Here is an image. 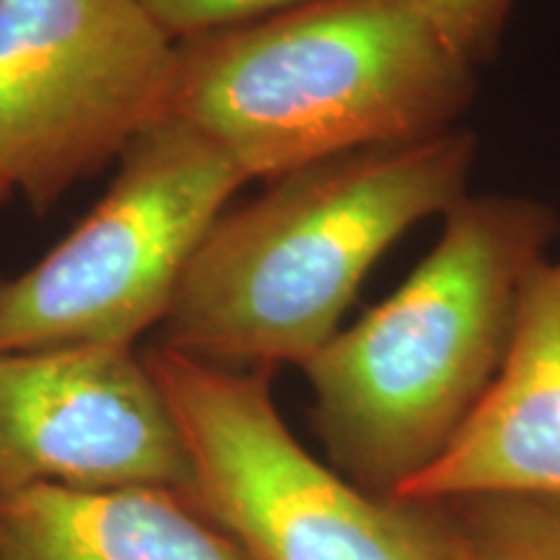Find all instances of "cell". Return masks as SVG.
<instances>
[{
    "mask_svg": "<svg viewBox=\"0 0 560 560\" xmlns=\"http://www.w3.org/2000/svg\"><path fill=\"white\" fill-rule=\"evenodd\" d=\"M475 149L470 130L450 128L270 179L210 226L156 346L226 369L304 366L384 252L465 198Z\"/></svg>",
    "mask_w": 560,
    "mask_h": 560,
    "instance_id": "cell-1",
    "label": "cell"
},
{
    "mask_svg": "<svg viewBox=\"0 0 560 560\" xmlns=\"http://www.w3.org/2000/svg\"><path fill=\"white\" fill-rule=\"evenodd\" d=\"M444 219L400 289L301 366L327 457L376 499L431 467L478 408L560 229L550 206L516 195H465Z\"/></svg>",
    "mask_w": 560,
    "mask_h": 560,
    "instance_id": "cell-2",
    "label": "cell"
},
{
    "mask_svg": "<svg viewBox=\"0 0 560 560\" xmlns=\"http://www.w3.org/2000/svg\"><path fill=\"white\" fill-rule=\"evenodd\" d=\"M475 66L416 0H310L177 42L170 117L247 179L454 128Z\"/></svg>",
    "mask_w": 560,
    "mask_h": 560,
    "instance_id": "cell-3",
    "label": "cell"
},
{
    "mask_svg": "<svg viewBox=\"0 0 560 560\" xmlns=\"http://www.w3.org/2000/svg\"><path fill=\"white\" fill-rule=\"evenodd\" d=\"M185 441L190 501L249 560H441L425 503L376 499L293 436L272 369L143 353Z\"/></svg>",
    "mask_w": 560,
    "mask_h": 560,
    "instance_id": "cell-4",
    "label": "cell"
},
{
    "mask_svg": "<svg viewBox=\"0 0 560 560\" xmlns=\"http://www.w3.org/2000/svg\"><path fill=\"white\" fill-rule=\"evenodd\" d=\"M244 182L192 125H153L122 153L86 219L30 270L0 278V353L136 346L164 322L192 255Z\"/></svg>",
    "mask_w": 560,
    "mask_h": 560,
    "instance_id": "cell-5",
    "label": "cell"
},
{
    "mask_svg": "<svg viewBox=\"0 0 560 560\" xmlns=\"http://www.w3.org/2000/svg\"><path fill=\"white\" fill-rule=\"evenodd\" d=\"M174 81L138 0H0V182L55 206L170 117Z\"/></svg>",
    "mask_w": 560,
    "mask_h": 560,
    "instance_id": "cell-6",
    "label": "cell"
},
{
    "mask_svg": "<svg viewBox=\"0 0 560 560\" xmlns=\"http://www.w3.org/2000/svg\"><path fill=\"white\" fill-rule=\"evenodd\" d=\"M166 488L192 472L143 355L120 346L0 353V490Z\"/></svg>",
    "mask_w": 560,
    "mask_h": 560,
    "instance_id": "cell-7",
    "label": "cell"
},
{
    "mask_svg": "<svg viewBox=\"0 0 560 560\" xmlns=\"http://www.w3.org/2000/svg\"><path fill=\"white\" fill-rule=\"evenodd\" d=\"M478 493L560 499V262L532 272L495 380L441 457L392 501Z\"/></svg>",
    "mask_w": 560,
    "mask_h": 560,
    "instance_id": "cell-8",
    "label": "cell"
},
{
    "mask_svg": "<svg viewBox=\"0 0 560 560\" xmlns=\"http://www.w3.org/2000/svg\"><path fill=\"white\" fill-rule=\"evenodd\" d=\"M3 560H249L177 490H0Z\"/></svg>",
    "mask_w": 560,
    "mask_h": 560,
    "instance_id": "cell-9",
    "label": "cell"
},
{
    "mask_svg": "<svg viewBox=\"0 0 560 560\" xmlns=\"http://www.w3.org/2000/svg\"><path fill=\"white\" fill-rule=\"evenodd\" d=\"M425 506L441 560H560V499L478 493Z\"/></svg>",
    "mask_w": 560,
    "mask_h": 560,
    "instance_id": "cell-10",
    "label": "cell"
},
{
    "mask_svg": "<svg viewBox=\"0 0 560 560\" xmlns=\"http://www.w3.org/2000/svg\"><path fill=\"white\" fill-rule=\"evenodd\" d=\"M174 42L236 30L310 0H138Z\"/></svg>",
    "mask_w": 560,
    "mask_h": 560,
    "instance_id": "cell-11",
    "label": "cell"
},
{
    "mask_svg": "<svg viewBox=\"0 0 560 560\" xmlns=\"http://www.w3.org/2000/svg\"><path fill=\"white\" fill-rule=\"evenodd\" d=\"M462 58L488 60L499 47L514 0H416Z\"/></svg>",
    "mask_w": 560,
    "mask_h": 560,
    "instance_id": "cell-12",
    "label": "cell"
},
{
    "mask_svg": "<svg viewBox=\"0 0 560 560\" xmlns=\"http://www.w3.org/2000/svg\"><path fill=\"white\" fill-rule=\"evenodd\" d=\"M9 195H11V192L5 190V187H3V182H0V202H3L5 198H9Z\"/></svg>",
    "mask_w": 560,
    "mask_h": 560,
    "instance_id": "cell-13",
    "label": "cell"
},
{
    "mask_svg": "<svg viewBox=\"0 0 560 560\" xmlns=\"http://www.w3.org/2000/svg\"><path fill=\"white\" fill-rule=\"evenodd\" d=\"M0 560H3V558H0Z\"/></svg>",
    "mask_w": 560,
    "mask_h": 560,
    "instance_id": "cell-14",
    "label": "cell"
}]
</instances>
